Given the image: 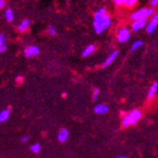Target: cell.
<instances>
[{
    "mask_svg": "<svg viewBox=\"0 0 158 158\" xmlns=\"http://www.w3.org/2000/svg\"><path fill=\"white\" fill-rule=\"evenodd\" d=\"M142 116H143V113L141 110L134 109V110L130 111L123 117V121H121V125L123 127H129V126L135 125L141 119Z\"/></svg>",
    "mask_w": 158,
    "mask_h": 158,
    "instance_id": "cell-2",
    "label": "cell"
},
{
    "mask_svg": "<svg viewBox=\"0 0 158 158\" xmlns=\"http://www.w3.org/2000/svg\"><path fill=\"white\" fill-rule=\"evenodd\" d=\"M29 25H30V20L27 19H23L21 21V23L19 25V31L24 32L25 30H27V28L29 27Z\"/></svg>",
    "mask_w": 158,
    "mask_h": 158,
    "instance_id": "cell-15",
    "label": "cell"
},
{
    "mask_svg": "<svg viewBox=\"0 0 158 158\" xmlns=\"http://www.w3.org/2000/svg\"><path fill=\"white\" fill-rule=\"evenodd\" d=\"M47 32L50 36H55L56 35V28L53 26H49L47 28Z\"/></svg>",
    "mask_w": 158,
    "mask_h": 158,
    "instance_id": "cell-20",
    "label": "cell"
},
{
    "mask_svg": "<svg viewBox=\"0 0 158 158\" xmlns=\"http://www.w3.org/2000/svg\"><path fill=\"white\" fill-rule=\"evenodd\" d=\"M94 111H95L96 114L98 115H104L106 113H108L109 111V107L104 103H100V104H98V105L95 106L94 108Z\"/></svg>",
    "mask_w": 158,
    "mask_h": 158,
    "instance_id": "cell-9",
    "label": "cell"
},
{
    "mask_svg": "<svg viewBox=\"0 0 158 158\" xmlns=\"http://www.w3.org/2000/svg\"><path fill=\"white\" fill-rule=\"evenodd\" d=\"M95 49H96V46H95L94 44L88 45V46L83 50L82 56H83V57H88L89 55H91L92 53H94V51H95Z\"/></svg>",
    "mask_w": 158,
    "mask_h": 158,
    "instance_id": "cell-13",
    "label": "cell"
},
{
    "mask_svg": "<svg viewBox=\"0 0 158 158\" xmlns=\"http://www.w3.org/2000/svg\"><path fill=\"white\" fill-rule=\"evenodd\" d=\"M150 5H151L152 7H154V6H157L158 5V0H150Z\"/></svg>",
    "mask_w": 158,
    "mask_h": 158,
    "instance_id": "cell-23",
    "label": "cell"
},
{
    "mask_svg": "<svg viewBox=\"0 0 158 158\" xmlns=\"http://www.w3.org/2000/svg\"><path fill=\"white\" fill-rule=\"evenodd\" d=\"M118 54H119V51H117V50H116V51H114L111 55H109V57L105 60V62L102 64V67L105 68V67H108L109 65H111V64L115 61V59L117 58Z\"/></svg>",
    "mask_w": 158,
    "mask_h": 158,
    "instance_id": "cell-11",
    "label": "cell"
},
{
    "mask_svg": "<svg viewBox=\"0 0 158 158\" xmlns=\"http://www.w3.org/2000/svg\"><path fill=\"white\" fill-rule=\"evenodd\" d=\"M147 25V19H136L134 20L133 24H132V30L133 31H138L144 28Z\"/></svg>",
    "mask_w": 158,
    "mask_h": 158,
    "instance_id": "cell-8",
    "label": "cell"
},
{
    "mask_svg": "<svg viewBox=\"0 0 158 158\" xmlns=\"http://www.w3.org/2000/svg\"><path fill=\"white\" fill-rule=\"evenodd\" d=\"M40 149H42V147H40V143H35V144H33L32 146L30 147V150H31L32 152H34V153H39L40 151Z\"/></svg>",
    "mask_w": 158,
    "mask_h": 158,
    "instance_id": "cell-16",
    "label": "cell"
},
{
    "mask_svg": "<svg viewBox=\"0 0 158 158\" xmlns=\"http://www.w3.org/2000/svg\"><path fill=\"white\" fill-rule=\"evenodd\" d=\"M113 1L115 2V4H116V5H119H119L123 4V0H113Z\"/></svg>",
    "mask_w": 158,
    "mask_h": 158,
    "instance_id": "cell-25",
    "label": "cell"
},
{
    "mask_svg": "<svg viewBox=\"0 0 158 158\" xmlns=\"http://www.w3.org/2000/svg\"><path fill=\"white\" fill-rule=\"evenodd\" d=\"M68 136H70V132L67 128H62L60 129L59 132H58L57 135V139L60 143H65L67 142V140L68 139Z\"/></svg>",
    "mask_w": 158,
    "mask_h": 158,
    "instance_id": "cell-7",
    "label": "cell"
},
{
    "mask_svg": "<svg viewBox=\"0 0 158 158\" xmlns=\"http://www.w3.org/2000/svg\"><path fill=\"white\" fill-rule=\"evenodd\" d=\"M29 139H30V137L29 136H22L21 138H20V142H22V143H26L29 141Z\"/></svg>",
    "mask_w": 158,
    "mask_h": 158,
    "instance_id": "cell-22",
    "label": "cell"
},
{
    "mask_svg": "<svg viewBox=\"0 0 158 158\" xmlns=\"http://www.w3.org/2000/svg\"><path fill=\"white\" fill-rule=\"evenodd\" d=\"M116 158H128V157L125 156V155H119V156H117Z\"/></svg>",
    "mask_w": 158,
    "mask_h": 158,
    "instance_id": "cell-26",
    "label": "cell"
},
{
    "mask_svg": "<svg viewBox=\"0 0 158 158\" xmlns=\"http://www.w3.org/2000/svg\"><path fill=\"white\" fill-rule=\"evenodd\" d=\"M153 13H154V11L152 9L143 8V9L138 10V11L134 12L133 14L131 15V19L133 20L142 19H147V17H150L151 15H153Z\"/></svg>",
    "mask_w": 158,
    "mask_h": 158,
    "instance_id": "cell-3",
    "label": "cell"
},
{
    "mask_svg": "<svg viewBox=\"0 0 158 158\" xmlns=\"http://www.w3.org/2000/svg\"><path fill=\"white\" fill-rule=\"evenodd\" d=\"M98 95H99V90H98V89H95V90H94V92H93V99L95 101L96 100V99H98Z\"/></svg>",
    "mask_w": 158,
    "mask_h": 158,
    "instance_id": "cell-21",
    "label": "cell"
},
{
    "mask_svg": "<svg viewBox=\"0 0 158 158\" xmlns=\"http://www.w3.org/2000/svg\"><path fill=\"white\" fill-rule=\"evenodd\" d=\"M7 50L6 37L5 34H0V53H3Z\"/></svg>",
    "mask_w": 158,
    "mask_h": 158,
    "instance_id": "cell-12",
    "label": "cell"
},
{
    "mask_svg": "<svg viewBox=\"0 0 158 158\" xmlns=\"http://www.w3.org/2000/svg\"><path fill=\"white\" fill-rule=\"evenodd\" d=\"M5 17H6V19L10 22L14 20V13H13L11 9L6 10V12H5Z\"/></svg>",
    "mask_w": 158,
    "mask_h": 158,
    "instance_id": "cell-18",
    "label": "cell"
},
{
    "mask_svg": "<svg viewBox=\"0 0 158 158\" xmlns=\"http://www.w3.org/2000/svg\"><path fill=\"white\" fill-rule=\"evenodd\" d=\"M40 53V49L38 46L36 45H30L28 46L24 51V55L26 58H31V57H34V56L38 55Z\"/></svg>",
    "mask_w": 158,
    "mask_h": 158,
    "instance_id": "cell-5",
    "label": "cell"
},
{
    "mask_svg": "<svg viewBox=\"0 0 158 158\" xmlns=\"http://www.w3.org/2000/svg\"><path fill=\"white\" fill-rule=\"evenodd\" d=\"M158 26V14L150 19L149 24L147 25V33H153L155 28Z\"/></svg>",
    "mask_w": 158,
    "mask_h": 158,
    "instance_id": "cell-6",
    "label": "cell"
},
{
    "mask_svg": "<svg viewBox=\"0 0 158 158\" xmlns=\"http://www.w3.org/2000/svg\"><path fill=\"white\" fill-rule=\"evenodd\" d=\"M111 25V19L106 10L100 8L95 13L94 16V28L98 34H101Z\"/></svg>",
    "mask_w": 158,
    "mask_h": 158,
    "instance_id": "cell-1",
    "label": "cell"
},
{
    "mask_svg": "<svg viewBox=\"0 0 158 158\" xmlns=\"http://www.w3.org/2000/svg\"><path fill=\"white\" fill-rule=\"evenodd\" d=\"M137 3V0H123V4L127 8H132Z\"/></svg>",
    "mask_w": 158,
    "mask_h": 158,
    "instance_id": "cell-17",
    "label": "cell"
},
{
    "mask_svg": "<svg viewBox=\"0 0 158 158\" xmlns=\"http://www.w3.org/2000/svg\"><path fill=\"white\" fill-rule=\"evenodd\" d=\"M129 37H130V32H129V30L126 29V28H123V29H121L119 31L117 39H118L119 42H125L128 40Z\"/></svg>",
    "mask_w": 158,
    "mask_h": 158,
    "instance_id": "cell-4",
    "label": "cell"
},
{
    "mask_svg": "<svg viewBox=\"0 0 158 158\" xmlns=\"http://www.w3.org/2000/svg\"><path fill=\"white\" fill-rule=\"evenodd\" d=\"M157 90H158V83L155 82V83L152 84L151 86H150V88H149V95H147V96H149V98H153L154 95L156 94Z\"/></svg>",
    "mask_w": 158,
    "mask_h": 158,
    "instance_id": "cell-14",
    "label": "cell"
},
{
    "mask_svg": "<svg viewBox=\"0 0 158 158\" xmlns=\"http://www.w3.org/2000/svg\"><path fill=\"white\" fill-rule=\"evenodd\" d=\"M5 5H6L5 0H0V9H3L5 7Z\"/></svg>",
    "mask_w": 158,
    "mask_h": 158,
    "instance_id": "cell-24",
    "label": "cell"
},
{
    "mask_svg": "<svg viewBox=\"0 0 158 158\" xmlns=\"http://www.w3.org/2000/svg\"><path fill=\"white\" fill-rule=\"evenodd\" d=\"M142 45H143V42H141V40H136V42H135L134 44H132L131 50H132V51H134V50L138 49L139 47H141Z\"/></svg>",
    "mask_w": 158,
    "mask_h": 158,
    "instance_id": "cell-19",
    "label": "cell"
},
{
    "mask_svg": "<svg viewBox=\"0 0 158 158\" xmlns=\"http://www.w3.org/2000/svg\"><path fill=\"white\" fill-rule=\"evenodd\" d=\"M10 115H11V109L10 108H6L0 111V123H5L10 118Z\"/></svg>",
    "mask_w": 158,
    "mask_h": 158,
    "instance_id": "cell-10",
    "label": "cell"
}]
</instances>
